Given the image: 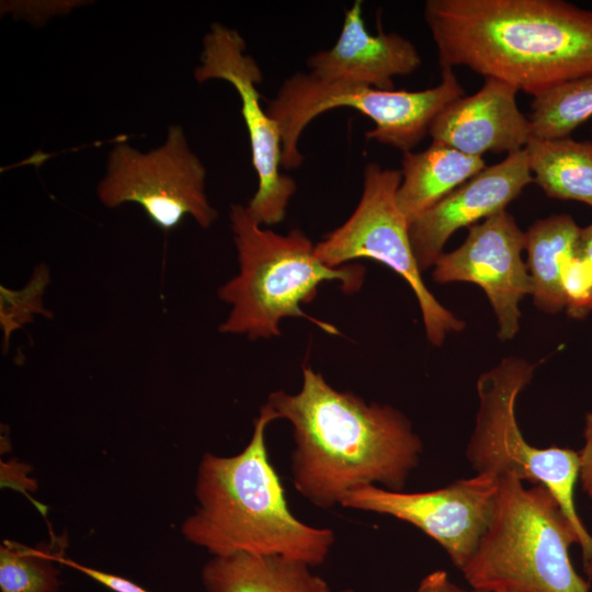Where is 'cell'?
Instances as JSON below:
<instances>
[{"mask_svg": "<svg viewBox=\"0 0 592 592\" xmlns=\"http://www.w3.org/2000/svg\"><path fill=\"white\" fill-rule=\"evenodd\" d=\"M441 82L425 90H380L343 81H326L309 72H296L280 87L266 111L277 123L282 136V168L294 169L304 157L298 140L307 125L318 115L337 109L352 107L374 123L365 136L411 151L429 135L439 113L465 90L453 69L442 70Z\"/></svg>", "mask_w": 592, "mask_h": 592, "instance_id": "6", "label": "cell"}, {"mask_svg": "<svg viewBox=\"0 0 592 592\" xmlns=\"http://www.w3.org/2000/svg\"><path fill=\"white\" fill-rule=\"evenodd\" d=\"M50 536L49 544L29 547L13 540L0 546L1 592H58L59 571L50 554L60 542Z\"/></svg>", "mask_w": 592, "mask_h": 592, "instance_id": "21", "label": "cell"}, {"mask_svg": "<svg viewBox=\"0 0 592 592\" xmlns=\"http://www.w3.org/2000/svg\"><path fill=\"white\" fill-rule=\"evenodd\" d=\"M207 592H331L307 563L275 555L214 556L202 570Z\"/></svg>", "mask_w": 592, "mask_h": 592, "instance_id": "17", "label": "cell"}, {"mask_svg": "<svg viewBox=\"0 0 592 592\" xmlns=\"http://www.w3.org/2000/svg\"><path fill=\"white\" fill-rule=\"evenodd\" d=\"M205 178L206 170L191 150L183 129L170 126L166 143L148 152L116 144L98 195L110 208L138 204L164 231L177 227L185 216L208 228L218 215L207 200Z\"/></svg>", "mask_w": 592, "mask_h": 592, "instance_id": "9", "label": "cell"}, {"mask_svg": "<svg viewBox=\"0 0 592 592\" xmlns=\"http://www.w3.org/2000/svg\"><path fill=\"white\" fill-rule=\"evenodd\" d=\"M539 363L508 356L479 376L478 412L466 454L477 474L511 475L522 481L545 486L576 530L584 559L592 551V536L573 500L580 475L579 453L570 448H538L528 444L515 415L517 398L531 383Z\"/></svg>", "mask_w": 592, "mask_h": 592, "instance_id": "7", "label": "cell"}, {"mask_svg": "<svg viewBox=\"0 0 592 592\" xmlns=\"http://www.w3.org/2000/svg\"><path fill=\"white\" fill-rule=\"evenodd\" d=\"M499 477L480 473L426 492L394 491L360 486L341 500L343 508L389 515L436 540L462 570L489 523Z\"/></svg>", "mask_w": 592, "mask_h": 592, "instance_id": "11", "label": "cell"}, {"mask_svg": "<svg viewBox=\"0 0 592 592\" xmlns=\"http://www.w3.org/2000/svg\"><path fill=\"white\" fill-rule=\"evenodd\" d=\"M66 545L67 542L62 540L52 551L50 557L56 563L64 565L82 572L114 592H149L126 578L87 567L67 558L64 553Z\"/></svg>", "mask_w": 592, "mask_h": 592, "instance_id": "23", "label": "cell"}, {"mask_svg": "<svg viewBox=\"0 0 592 592\" xmlns=\"http://www.w3.org/2000/svg\"><path fill=\"white\" fill-rule=\"evenodd\" d=\"M591 592V591H590Z\"/></svg>", "mask_w": 592, "mask_h": 592, "instance_id": "30", "label": "cell"}, {"mask_svg": "<svg viewBox=\"0 0 592 592\" xmlns=\"http://www.w3.org/2000/svg\"><path fill=\"white\" fill-rule=\"evenodd\" d=\"M48 283V269L42 266L35 271L31 282L22 291L1 287V325L5 341L14 330L30 322L34 315L47 316L42 296Z\"/></svg>", "mask_w": 592, "mask_h": 592, "instance_id": "22", "label": "cell"}, {"mask_svg": "<svg viewBox=\"0 0 592 592\" xmlns=\"http://www.w3.org/2000/svg\"><path fill=\"white\" fill-rule=\"evenodd\" d=\"M525 149L533 182L548 197L592 207V141L532 138Z\"/></svg>", "mask_w": 592, "mask_h": 592, "instance_id": "19", "label": "cell"}, {"mask_svg": "<svg viewBox=\"0 0 592 592\" xmlns=\"http://www.w3.org/2000/svg\"><path fill=\"white\" fill-rule=\"evenodd\" d=\"M576 530L543 485L525 488L499 477L489 523L460 570L474 590L486 592H590L572 566Z\"/></svg>", "mask_w": 592, "mask_h": 592, "instance_id": "5", "label": "cell"}, {"mask_svg": "<svg viewBox=\"0 0 592 592\" xmlns=\"http://www.w3.org/2000/svg\"><path fill=\"white\" fill-rule=\"evenodd\" d=\"M584 444L579 452L581 487L592 498V408L588 411L584 420Z\"/></svg>", "mask_w": 592, "mask_h": 592, "instance_id": "24", "label": "cell"}, {"mask_svg": "<svg viewBox=\"0 0 592 592\" xmlns=\"http://www.w3.org/2000/svg\"><path fill=\"white\" fill-rule=\"evenodd\" d=\"M274 420L264 403L243 451L229 457L203 456L195 486L198 508L181 532L213 556L275 555L319 566L335 535L330 528L303 523L291 512L265 444V430Z\"/></svg>", "mask_w": 592, "mask_h": 592, "instance_id": "3", "label": "cell"}, {"mask_svg": "<svg viewBox=\"0 0 592 592\" xmlns=\"http://www.w3.org/2000/svg\"><path fill=\"white\" fill-rule=\"evenodd\" d=\"M580 229L571 215L555 214L537 219L525 231L531 296L545 314L566 309L561 271L576 254Z\"/></svg>", "mask_w": 592, "mask_h": 592, "instance_id": "18", "label": "cell"}, {"mask_svg": "<svg viewBox=\"0 0 592 592\" xmlns=\"http://www.w3.org/2000/svg\"><path fill=\"white\" fill-rule=\"evenodd\" d=\"M523 250L525 231L504 209L470 226L458 248L437 258L432 278L478 285L494 311L499 340H512L520 330V301L531 295Z\"/></svg>", "mask_w": 592, "mask_h": 592, "instance_id": "12", "label": "cell"}, {"mask_svg": "<svg viewBox=\"0 0 592 592\" xmlns=\"http://www.w3.org/2000/svg\"><path fill=\"white\" fill-rule=\"evenodd\" d=\"M583 562L585 572L592 576V551L587 558L583 559Z\"/></svg>", "mask_w": 592, "mask_h": 592, "instance_id": "27", "label": "cell"}, {"mask_svg": "<svg viewBox=\"0 0 592 592\" xmlns=\"http://www.w3.org/2000/svg\"><path fill=\"white\" fill-rule=\"evenodd\" d=\"M517 92L508 82L485 78L476 93L453 101L439 113L429 136L468 156L520 151L532 139V127L517 106Z\"/></svg>", "mask_w": 592, "mask_h": 592, "instance_id": "14", "label": "cell"}, {"mask_svg": "<svg viewBox=\"0 0 592 592\" xmlns=\"http://www.w3.org/2000/svg\"><path fill=\"white\" fill-rule=\"evenodd\" d=\"M470 592H486V591H478V590H473Z\"/></svg>", "mask_w": 592, "mask_h": 592, "instance_id": "29", "label": "cell"}, {"mask_svg": "<svg viewBox=\"0 0 592 592\" xmlns=\"http://www.w3.org/2000/svg\"><path fill=\"white\" fill-rule=\"evenodd\" d=\"M195 79L229 82L237 91L249 134L258 189L246 206L260 225L281 223L296 192L293 178L281 172L282 136L277 123L260 104L258 86L263 75L255 59L246 53L241 35L220 23H213L203 39L201 64Z\"/></svg>", "mask_w": 592, "mask_h": 592, "instance_id": "10", "label": "cell"}, {"mask_svg": "<svg viewBox=\"0 0 592 592\" xmlns=\"http://www.w3.org/2000/svg\"><path fill=\"white\" fill-rule=\"evenodd\" d=\"M442 70L466 67L533 98L592 76V11L563 0H429Z\"/></svg>", "mask_w": 592, "mask_h": 592, "instance_id": "2", "label": "cell"}, {"mask_svg": "<svg viewBox=\"0 0 592 592\" xmlns=\"http://www.w3.org/2000/svg\"><path fill=\"white\" fill-rule=\"evenodd\" d=\"M533 183L526 149L506 155L455 189L409 225L420 271L433 267L451 236L501 212Z\"/></svg>", "mask_w": 592, "mask_h": 592, "instance_id": "13", "label": "cell"}, {"mask_svg": "<svg viewBox=\"0 0 592 592\" xmlns=\"http://www.w3.org/2000/svg\"><path fill=\"white\" fill-rule=\"evenodd\" d=\"M414 592H467L454 584L448 574L436 570L424 577Z\"/></svg>", "mask_w": 592, "mask_h": 592, "instance_id": "25", "label": "cell"}, {"mask_svg": "<svg viewBox=\"0 0 592 592\" xmlns=\"http://www.w3.org/2000/svg\"><path fill=\"white\" fill-rule=\"evenodd\" d=\"M592 117V76L560 84L534 98L528 119L532 138L569 137Z\"/></svg>", "mask_w": 592, "mask_h": 592, "instance_id": "20", "label": "cell"}, {"mask_svg": "<svg viewBox=\"0 0 592 592\" xmlns=\"http://www.w3.org/2000/svg\"><path fill=\"white\" fill-rule=\"evenodd\" d=\"M340 592H354V591H353V590H351V589H345V590H343V591H340Z\"/></svg>", "mask_w": 592, "mask_h": 592, "instance_id": "28", "label": "cell"}, {"mask_svg": "<svg viewBox=\"0 0 592 592\" xmlns=\"http://www.w3.org/2000/svg\"><path fill=\"white\" fill-rule=\"evenodd\" d=\"M422 58L414 44L402 35L368 32L362 16V1L344 13L334 45L308 59L310 72L326 81H343L380 90H394V78L414 72Z\"/></svg>", "mask_w": 592, "mask_h": 592, "instance_id": "15", "label": "cell"}, {"mask_svg": "<svg viewBox=\"0 0 592 592\" xmlns=\"http://www.w3.org/2000/svg\"><path fill=\"white\" fill-rule=\"evenodd\" d=\"M486 167L483 158L465 155L437 141L422 151L405 152L397 205L410 225Z\"/></svg>", "mask_w": 592, "mask_h": 592, "instance_id": "16", "label": "cell"}, {"mask_svg": "<svg viewBox=\"0 0 592 592\" xmlns=\"http://www.w3.org/2000/svg\"><path fill=\"white\" fill-rule=\"evenodd\" d=\"M400 181V170L367 163L356 208L316 244L315 253L333 267L365 258L395 271L417 297L428 340L441 346L449 333L463 331L466 325L433 296L422 280L410 242L409 221L396 201Z\"/></svg>", "mask_w": 592, "mask_h": 592, "instance_id": "8", "label": "cell"}, {"mask_svg": "<svg viewBox=\"0 0 592 592\" xmlns=\"http://www.w3.org/2000/svg\"><path fill=\"white\" fill-rule=\"evenodd\" d=\"M229 218L239 273L218 289L219 298L231 307L219 331L271 339L280 335L284 318L300 317L338 334L333 326L305 314L300 305L312 301L319 285L328 281L339 282L346 294L355 293L364 282V266L326 265L304 231L282 235L264 229L246 206L232 205Z\"/></svg>", "mask_w": 592, "mask_h": 592, "instance_id": "4", "label": "cell"}, {"mask_svg": "<svg viewBox=\"0 0 592 592\" xmlns=\"http://www.w3.org/2000/svg\"><path fill=\"white\" fill-rule=\"evenodd\" d=\"M577 254L582 260L592 282V223L581 227L577 246ZM592 310V292H591Z\"/></svg>", "mask_w": 592, "mask_h": 592, "instance_id": "26", "label": "cell"}, {"mask_svg": "<svg viewBox=\"0 0 592 592\" xmlns=\"http://www.w3.org/2000/svg\"><path fill=\"white\" fill-rule=\"evenodd\" d=\"M265 405L291 423L292 481L317 508H333L349 491L376 482L402 491L419 463L422 442L402 412L337 390L310 366H303L298 392L273 391Z\"/></svg>", "mask_w": 592, "mask_h": 592, "instance_id": "1", "label": "cell"}]
</instances>
